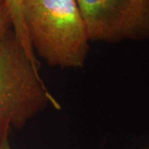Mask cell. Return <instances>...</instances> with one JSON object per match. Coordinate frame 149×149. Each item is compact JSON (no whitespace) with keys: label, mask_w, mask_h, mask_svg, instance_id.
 I'll return each instance as SVG.
<instances>
[{"label":"cell","mask_w":149,"mask_h":149,"mask_svg":"<svg viewBox=\"0 0 149 149\" xmlns=\"http://www.w3.org/2000/svg\"><path fill=\"white\" fill-rule=\"evenodd\" d=\"M24 20L34 52L47 64L84 67L91 41L76 0H24Z\"/></svg>","instance_id":"obj_1"},{"label":"cell","mask_w":149,"mask_h":149,"mask_svg":"<svg viewBox=\"0 0 149 149\" xmlns=\"http://www.w3.org/2000/svg\"><path fill=\"white\" fill-rule=\"evenodd\" d=\"M48 106L61 109L11 30L0 51V143Z\"/></svg>","instance_id":"obj_2"},{"label":"cell","mask_w":149,"mask_h":149,"mask_svg":"<svg viewBox=\"0 0 149 149\" xmlns=\"http://www.w3.org/2000/svg\"><path fill=\"white\" fill-rule=\"evenodd\" d=\"M12 28V22L9 13L5 4L0 5V51L6 37L9 33Z\"/></svg>","instance_id":"obj_5"},{"label":"cell","mask_w":149,"mask_h":149,"mask_svg":"<svg viewBox=\"0 0 149 149\" xmlns=\"http://www.w3.org/2000/svg\"><path fill=\"white\" fill-rule=\"evenodd\" d=\"M0 149H13L9 143V139H7L2 143H0Z\"/></svg>","instance_id":"obj_6"},{"label":"cell","mask_w":149,"mask_h":149,"mask_svg":"<svg viewBox=\"0 0 149 149\" xmlns=\"http://www.w3.org/2000/svg\"><path fill=\"white\" fill-rule=\"evenodd\" d=\"M91 42L149 37V0H76Z\"/></svg>","instance_id":"obj_3"},{"label":"cell","mask_w":149,"mask_h":149,"mask_svg":"<svg viewBox=\"0 0 149 149\" xmlns=\"http://www.w3.org/2000/svg\"><path fill=\"white\" fill-rule=\"evenodd\" d=\"M3 2L9 13L12 22V29L14 32L15 37L33 64L39 66L36 54L29 41L27 27L25 25L24 0H3Z\"/></svg>","instance_id":"obj_4"},{"label":"cell","mask_w":149,"mask_h":149,"mask_svg":"<svg viewBox=\"0 0 149 149\" xmlns=\"http://www.w3.org/2000/svg\"><path fill=\"white\" fill-rule=\"evenodd\" d=\"M3 3H4L3 0H0V5H2V4H3Z\"/></svg>","instance_id":"obj_7"}]
</instances>
